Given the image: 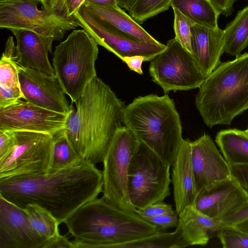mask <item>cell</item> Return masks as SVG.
<instances>
[{
  "label": "cell",
  "instance_id": "obj_1",
  "mask_svg": "<svg viewBox=\"0 0 248 248\" xmlns=\"http://www.w3.org/2000/svg\"><path fill=\"white\" fill-rule=\"evenodd\" d=\"M102 171L86 160L55 172L0 179V196L24 209L34 203L59 223L102 192Z\"/></svg>",
  "mask_w": 248,
  "mask_h": 248
},
{
  "label": "cell",
  "instance_id": "obj_2",
  "mask_svg": "<svg viewBox=\"0 0 248 248\" xmlns=\"http://www.w3.org/2000/svg\"><path fill=\"white\" fill-rule=\"evenodd\" d=\"M70 105L66 134L82 158L103 162L109 144L123 123L124 103L110 87L96 77Z\"/></svg>",
  "mask_w": 248,
  "mask_h": 248
},
{
  "label": "cell",
  "instance_id": "obj_3",
  "mask_svg": "<svg viewBox=\"0 0 248 248\" xmlns=\"http://www.w3.org/2000/svg\"><path fill=\"white\" fill-rule=\"evenodd\" d=\"M64 223L76 248H118L158 232L136 212L122 209L103 197L80 207Z\"/></svg>",
  "mask_w": 248,
  "mask_h": 248
},
{
  "label": "cell",
  "instance_id": "obj_4",
  "mask_svg": "<svg viewBox=\"0 0 248 248\" xmlns=\"http://www.w3.org/2000/svg\"><path fill=\"white\" fill-rule=\"evenodd\" d=\"M123 124L172 166L184 139L179 114L167 94L135 98L124 108Z\"/></svg>",
  "mask_w": 248,
  "mask_h": 248
},
{
  "label": "cell",
  "instance_id": "obj_5",
  "mask_svg": "<svg viewBox=\"0 0 248 248\" xmlns=\"http://www.w3.org/2000/svg\"><path fill=\"white\" fill-rule=\"evenodd\" d=\"M195 105L210 128L231 125L248 109V53L220 62L199 87Z\"/></svg>",
  "mask_w": 248,
  "mask_h": 248
},
{
  "label": "cell",
  "instance_id": "obj_6",
  "mask_svg": "<svg viewBox=\"0 0 248 248\" xmlns=\"http://www.w3.org/2000/svg\"><path fill=\"white\" fill-rule=\"evenodd\" d=\"M83 29L72 31L56 46L52 64L63 92L75 103L96 77L98 47Z\"/></svg>",
  "mask_w": 248,
  "mask_h": 248
},
{
  "label": "cell",
  "instance_id": "obj_7",
  "mask_svg": "<svg viewBox=\"0 0 248 248\" xmlns=\"http://www.w3.org/2000/svg\"><path fill=\"white\" fill-rule=\"evenodd\" d=\"M170 167L140 142L131 162L128 180L129 200L136 209L163 202L170 195Z\"/></svg>",
  "mask_w": 248,
  "mask_h": 248
},
{
  "label": "cell",
  "instance_id": "obj_8",
  "mask_svg": "<svg viewBox=\"0 0 248 248\" xmlns=\"http://www.w3.org/2000/svg\"><path fill=\"white\" fill-rule=\"evenodd\" d=\"M140 142L126 126L116 132L103 161V197L122 209L135 212L128 190L132 159Z\"/></svg>",
  "mask_w": 248,
  "mask_h": 248
},
{
  "label": "cell",
  "instance_id": "obj_9",
  "mask_svg": "<svg viewBox=\"0 0 248 248\" xmlns=\"http://www.w3.org/2000/svg\"><path fill=\"white\" fill-rule=\"evenodd\" d=\"M166 45L165 49L150 61L149 72L152 80L165 94L199 88L206 77L192 54L175 38Z\"/></svg>",
  "mask_w": 248,
  "mask_h": 248
},
{
  "label": "cell",
  "instance_id": "obj_10",
  "mask_svg": "<svg viewBox=\"0 0 248 248\" xmlns=\"http://www.w3.org/2000/svg\"><path fill=\"white\" fill-rule=\"evenodd\" d=\"M78 21L62 19L52 12L46 0H19L0 3V28L26 29L60 41Z\"/></svg>",
  "mask_w": 248,
  "mask_h": 248
},
{
  "label": "cell",
  "instance_id": "obj_11",
  "mask_svg": "<svg viewBox=\"0 0 248 248\" xmlns=\"http://www.w3.org/2000/svg\"><path fill=\"white\" fill-rule=\"evenodd\" d=\"M14 132L16 145L7 156L0 160V179L47 173L53 136L32 131Z\"/></svg>",
  "mask_w": 248,
  "mask_h": 248
},
{
  "label": "cell",
  "instance_id": "obj_12",
  "mask_svg": "<svg viewBox=\"0 0 248 248\" xmlns=\"http://www.w3.org/2000/svg\"><path fill=\"white\" fill-rule=\"evenodd\" d=\"M79 27L85 30L97 45L114 54L122 61L125 57L142 55L151 61L162 52L166 45L144 43L138 41L108 23L91 14L82 5L77 14Z\"/></svg>",
  "mask_w": 248,
  "mask_h": 248
},
{
  "label": "cell",
  "instance_id": "obj_13",
  "mask_svg": "<svg viewBox=\"0 0 248 248\" xmlns=\"http://www.w3.org/2000/svg\"><path fill=\"white\" fill-rule=\"evenodd\" d=\"M69 114L54 111L21 99L0 108V131H25L54 136L65 130Z\"/></svg>",
  "mask_w": 248,
  "mask_h": 248
},
{
  "label": "cell",
  "instance_id": "obj_14",
  "mask_svg": "<svg viewBox=\"0 0 248 248\" xmlns=\"http://www.w3.org/2000/svg\"><path fill=\"white\" fill-rule=\"evenodd\" d=\"M17 68L24 100L54 111L70 113V105L55 76L17 63Z\"/></svg>",
  "mask_w": 248,
  "mask_h": 248
},
{
  "label": "cell",
  "instance_id": "obj_15",
  "mask_svg": "<svg viewBox=\"0 0 248 248\" xmlns=\"http://www.w3.org/2000/svg\"><path fill=\"white\" fill-rule=\"evenodd\" d=\"M248 205V195L232 176L201 190L194 204L199 211L219 221Z\"/></svg>",
  "mask_w": 248,
  "mask_h": 248
},
{
  "label": "cell",
  "instance_id": "obj_16",
  "mask_svg": "<svg viewBox=\"0 0 248 248\" xmlns=\"http://www.w3.org/2000/svg\"><path fill=\"white\" fill-rule=\"evenodd\" d=\"M24 209L0 196V248H45Z\"/></svg>",
  "mask_w": 248,
  "mask_h": 248
},
{
  "label": "cell",
  "instance_id": "obj_17",
  "mask_svg": "<svg viewBox=\"0 0 248 248\" xmlns=\"http://www.w3.org/2000/svg\"><path fill=\"white\" fill-rule=\"evenodd\" d=\"M191 160L198 194L213 183L232 177L230 167L212 138L204 134L190 141Z\"/></svg>",
  "mask_w": 248,
  "mask_h": 248
},
{
  "label": "cell",
  "instance_id": "obj_18",
  "mask_svg": "<svg viewBox=\"0 0 248 248\" xmlns=\"http://www.w3.org/2000/svg\"><path fill=\"white\" fill-rule=\"evenodd\" d=\"M10 31L16 41V62L23 67L55 76L48 57V52L52 53L54 38L26 29H12Z\"/></svg>",
  "mask_w": 248,
  "mask_h": 248
},
{
  "label": "cell",
  "instance_id": "obj_19",
  "mask_svg": "<svg viewBox=\"0 0 248 248\" xmlns=\"http://www.w3.org/2000/svg\"><path fill=\"white\" fill-rule=\"evenodd\" d=\"M190 141L183 140L172 165L171 181L175 211L180 214L194 206L198 195L191 160Z\"/></svg>",
  "mask_w": 248,
  "mask_h": 248
},
{
  "label": "cell",
  "instance_id": "obj_20",
  "mask_svg": "<svg viewBox=\"0 0 248 248\" xmlns=\"http://www.w3.org/2000/svg\"><path fill=\"white\" fill-rule=\"evenodd\" d=\"M224 46V30L218 27L210 29L197 24L192 27L191 54L206 78L220 63Z\"/></svg>",
  "mask_w": 248,
  "mask_h": 248
},
{
  "label": "cell",
  "instance_id": "obj_21",
  "mask_svg": "<svg viewBox=\"0 0 248 248\" xmlns=\"http://www.w3.org/2000/svg\"><path fill=\"white\" fill-rule=\"evenodd\" d=\"M179 215L176 228L188 246L206 245L220 228V221L204 215L194 206L186 207Z\"/></svg>",
  "mask_w": 248,
  "mask_h": 248
},
{
  "label": "cell",
  "instance_id": "obj_22",
  "mask_svg": "<svg viewBox=\"0 0 248 248\" xmlns=\"http://www.w3.org/2000/svg\"><path fill=\"white\" fill-rule=\"evenodd\" d=\"M15 58L16 46L13 37L9 36L0 61V108L24 98Z\"/></svg>",
  "mask_w": 248,
  "mask_h": 248
},
{
  "label": "cell",
  "instance_id": "obj_23",
  "mask_svg": "<svg viewBox=\"0 0 248 248\" xmlns=\"http://www.w3.org/2000/svg\"><path fill=\"white\" fill-rule=\"evenodd\" d=\"M83 5L95 16L108 23L140 42L158 46L163 45L153 37L118 5L110 6Z\"/></svg>",
  "mask_w": 248,
  "mask_h": 248
},
{
  "label": "cell",
  "instance_id": "obj_24",
  "mask_svg": "<svg viewBox=\"0 0 248 248\" xmlns=\"http://www.w3.org/2000/svg\"><path fill=\"white\" fill-rule=\"evenodd\" d=\"M215 141L230 166L248 164V134L246 130H221L217 133Z\"/></svg>",
  "mask_w": 248,
  "mask_h": 248
},
{
  "label": "cell",
  "instance_id": "obj_25",
  "mask_svg": "<svg viewBox=\"0 0 248 248\" xmlns=\"http://www.w3.org/2000/svg\"><path fill=\"white\" fill-rule=\"evenodd\" d=\"M194 24L210 29L218 28L220 13L211 0H172L171 6Z\"/></svg>",
  "mask_w": 248,
  "mask_h": 248
},
{
  "label": "cell",
  "instance_id": "obj_26",
  "mask_svg": "<svg viewBox=\"0 0 248 248\" xmlns=\"http://www.w3.org/2000/svg\"><path fill=\"white\" fill-rule=\"evenodd\" d=\"M84 160L70 141L65 130L53 136L51 156L47 173L76 166Z\"/></svg>",
  "mask_w": 248,
  "mask_h": 248
},
{
  "label": "cell",
  "instance_id": "obj_27",
  "mask_svg": "<svg viewBox=\"0 0 248 248\" xmlns=\"http://www.w3.org/2000/svg\"><path fill=\"white\" fill-rule=\"evenodd\" d=\"M224 31V52L238 57L248 46V6L237 12Z\"/></svg>",
  "mask_w": 248,
  "mask_h": 248
},
{
  "label": "cell",
  "instance_id": "obj_28",
  "mask_svg": "<svg viewBox=\"0 0 248 248\" xmlns=\"http://www.w3.org/2000/svg\"><path fill=\"white\" fill-rule=\"evenodd\" d=\"M34 231L42 238L49 239L60 234L58 220L48 210L34 203L23 209Z\"/></svg>",
  "mask_w": 248,
  "mask_h": 248
},
{
  "label": "cell",
  "instance_id": "obj_29",
  "mask_svg": "<svg viewBox=\"0 0 248 248\" xmlns=\"http://www.w3.org/2000/svg\"><path fill=\"white\" fill-rule=\"evenodd\" d=\"M189 246L180 231L156 233L144 238L120 245L118 248H182Z\"/></svg>",
  "mask_w": 248,
  "mask_h": 248
},
{
  "label": "cell",
  "instance_id": "obj_30",
  "mask_svg": "<svg viewBox=\"0 0 248 248\" xmlns=\"http://www.w3.org/2000/svg\"><path fill=\"white\" fill-rule=\"evenodd\" d=\"M172 0H137L128 11L129 15L137 23H142L148 19L168 10Z\"/></svg>",
  "mask_w": 248,
  "mask_h": 248
},
{
  "label": "cell",
  "instance_id": "obj_31",
  "mask_svg": "<svg viewBox=\"0 0 248 248\" xmlns=\"http://www.w3.org/2000/svg\"><path fill=\"white\" fill-rule=\"evenodd\" d=\"M52 12L62 19L78 21L77 14L85 0H46Z\"/></svg>",
  "mask_w": 248,
  "mask_h": 248
},
{
  "label": "cell",
  "instance_id": "obj_32",
  "mask_svg": "<svg viewBox=\"0 0 248 248\" xmlns=\"http://www.w3.org/2000/svg\"><path fill=\"white\" fill-rule=\"evenodd\" d=\"M217 236L224 248H248V234L232 226L220 227Z\"/></svg>",
  "mask_w": 248,
  "mask_h": 248
},
{
  "label": "cell",
  "instance_id": "obj_33",
  "mask_svg": "<svg viewBox=\"0 0 248 248\" xmlns=\"http://www.w3.org/2000/svg\"><path fill=\"white\" fill-rule=\"evenodd\" d=\"M172 9L174 16L173 28L175 39L191 53V30L194 24L177 9Z\"/></svg>",
  "mask_w": 248,
  "mask_h": 248
},
{
  "label": "cell",
  "instance_id": "obj_34",
  "mask_svg": "<svg viewBox=\"0 0 248 248\" xmlns=\"http://www.w3.org/2000/svg\"><path fill=\"white\" fill-rule=\"evenodd\" d=\"M175 212L171 205L163 202L153 203L142 209H136L135 212L143 219L155 217Z\"/></svg>",
  "mask_w": 248,
  "mask_h": 248
},
{
  "label": "cell",
  "instance_id": "obj_35",
  "mask_svg": "<svg viewBox=\"0 0 248 248\" xmlns=\"http://www.w3.org/2000/svg\"><path fill=\"white\" fill-rule=\"evenodd\" d=\"M179 218V215L175 211L172 214H163L144 219L155 226L158 231L162 232L169 228L176 227Z\"/></svg>",
  "mask_w": 248,
  "mask_h": 248
},
{
  "label": "cell",
  "instance_id": "obj_36",
  "mask_svg": "<svg viewBox=\"0 0 248 248\" xmlns=\"http://www.w3.org/2000/svg\"><path fill=\"white\" fill-rule=\"evenodd\" d=\"M16 143V138L14 131H0V160L12 152Z\"/></svg>",
  "mask_w": 248,
  "mask_h": 248
},
{
  "label": "cell",
  "instance_id": "obj_37",
  "mask_svg": "<svg viewBox=\"0 0 248 248\" xmlns=\"http://www.w3.org/2000/svg\"><path fill=\"white\" fill-rule=\"evenodd\" d=\"M230 167L232 176L248 196V164H237Z\"/></svg>",
  "mask_w": 248,
  "mask_h": 248
},
{
  "label": "cell",
  "instance_id": "obj_38",
  "mask_svg": "<svg viewBox=\"0 0 248 248\" xmlns=\"http://www.w3.org/2000/svg\"><path fill=\"white\" fill-rule=\"evenodd\" d=\"M247 219H248V205L221 219L220 228L224 226H232Z\"/></svg>",
  "mask_w": 248,
  "mask_h": 248
},
{
  "label": "cell",
  "instance_id": "obj_39",
  "mask_svg": "<svg viewBox=\"0 0 248 248\" xmlns=\"http://www.w3.org/2000/svg\"><path fill=\"white\" fill-rule=\"evenodd\" d=\"M123 62L126 63L130 70L139 74L142 75L141 66L142 62H145V57L142 55H135L125 57Z\"/></svg>",
  "mask_w": 248,
  "mask_h": 248
},
{
  "label": "cell",
  "instance_id": "obj_40",
  "mask_svg": "<svg viewBox=\"0 0 248 248\" xmlns=\"http://www.w3.org/2000/svg\"><path fill=\"white\" fill-rule=\"evenodd\" d=\"M76 248L73 242H70L67 238L60 234L47 239L45 248Z\"/></svg>",
  "mask_w": 248,
  "mask_h": 248
},
{
  "label": "cell",
  "instance_id": "obj_41",
  "mask_svg": "<svg viewBox=\"0 0 248 248\" xmlns=\"http://www.w3.org/2000/svg\"><path fill=\"white\" fill-rule=\"evenodd\" d=\"M237 0H211L220 13L225 17L231 16L233 11V4Z\"/></svg>",
  "mask_w": 248,
  "mask_h": 248
},
{
  "label": "cell",
  "instance_id": "obj_42",
  "mask_svg": "<svg viewBox=\"0 0 248 248\" xmlns=\"http://www.w3.org/2000/svg\"><path fill=\"white\" fill-rule=\"evenodd\" d=\"M83 4L98 6H110L117 5L116 0H85Z\"/></svg>",
  "mask_w": 248,
  "mask_h": 248
},
{
  "label": "cell",
  "instance_id": "obj_43",
  "mask_svg": "<svg viewBox=\"0 0 248 248\" xmlns=\"http://www.w3.org/2000/svg\"><path fill=\"white\" fill-rule=\"evenodd\" d=\"M117 5L129 11L137 2V0H116Z\"/></svg>",
  "mask_w": 248,
  "mask_h": 248
},
{
  "label": "cell",
  "instance_id": "obj_44",
  "mask_svg": "<svg viewBox=\"0 0 248 248\" xmlns=\"http://www.w3.org/2000/svg\"><path fill=\"white\" fill-rule=\"evenodd\" d=\"M235 229L248 234V219L232 226Z\"/></svg>",
  "mask_w": 248,
  "mask_h": 248
},
{
  "label": "cell",
  "instance_id": "obj_45",
  "mask_svg": "<svg viewBox=\"0 0 248 248\" xmlns=\"http://www.w3.org/2000/svg\"><path fill=\"white\" fill-rule=\"evenodd\" d=\"M19 0H0V3H8V2H11L13 1H16Z\"/></svg>",
  "mask_w": 248,
  "mask_h": 248
},
{
  "label": "cell",
  "instance_id": "obj_46",
  "mask_svg": "<svg viewBox=\"0 0 248 248\" xmlns=\"http://www.w3.org/2000/svg\"><path fill=\"white\" fill-rule=\"evenodd\" d=\"M246 132H247V133H248V129H247V130H246Z\"/></svg>",
  "mask_w": 248,
  "mask_h": 248
}]
</instances>
